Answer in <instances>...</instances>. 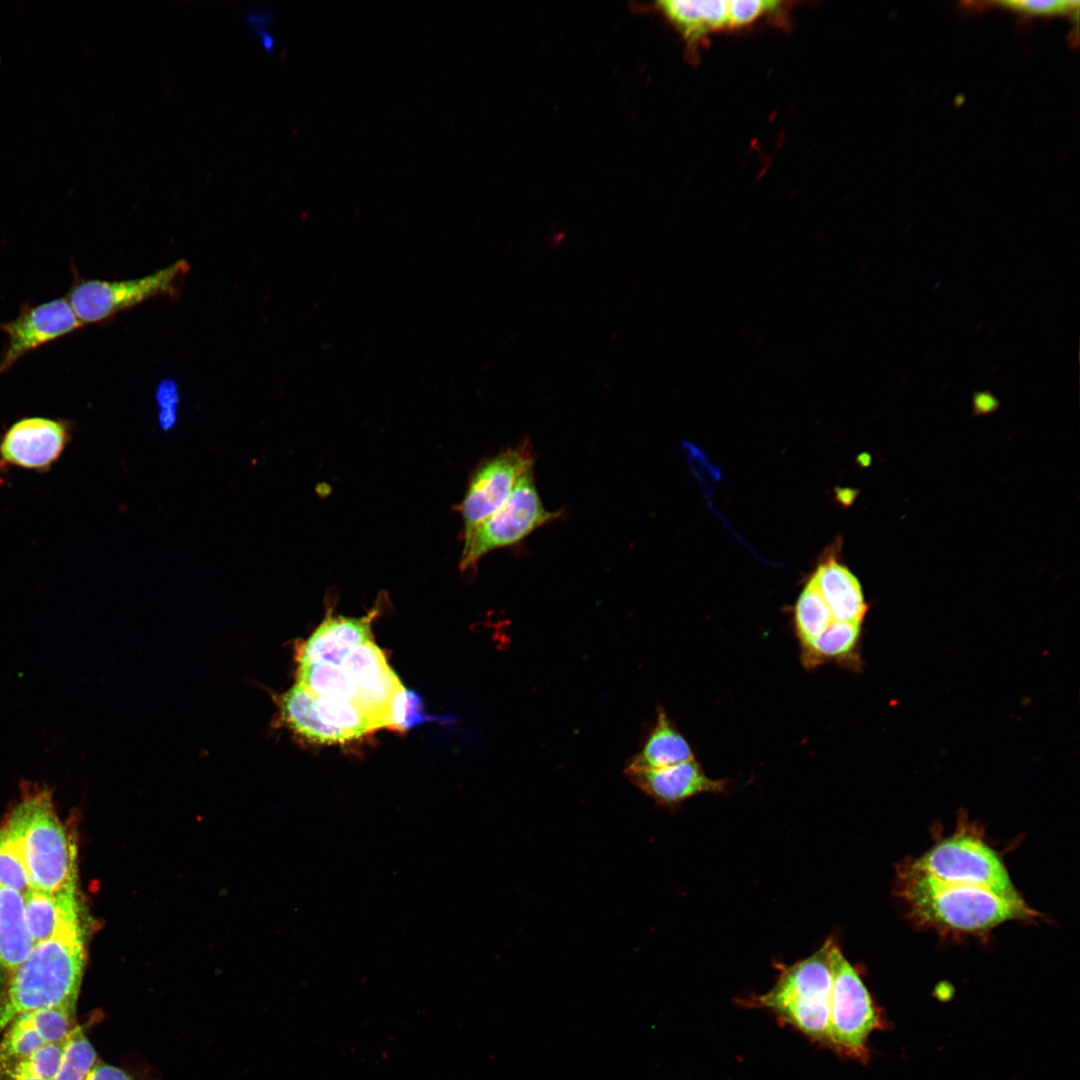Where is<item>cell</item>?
Returning <instances> with one entry per match:
<instances>
[{
  "label": "cell",
  "instance_id": "6da1fadb",
  "mask_svg": "<svg viewBox=\"0 0 1080 1080\" xmlns=\"http://www.w3.org/2000/svg\"><path fill=\"white\" fill-rule=\"evenodd\" d=\"M896 895L914 923L943 935L984 936L1003 923L1040 917L1025 901L1009 900L978 887L946 883L907 862L898 867Z\"/></svg>",
  "mask_w": 1080,
  "mask_h": 1080
},
{
  "label": "cell",
  "instance_id": "7a4b0ae2",
  "mask_svg": "<svg viewBox=\"0 0 1080 1080\" xmlns=\"http://www.w3.org/2000/svg\"><path fill=\"white\" fill-rule=\"evenodd\" d=\"M85 962L82 925L36 943L0 999V1035L23 1013L76 1003Z\"/></svg>",
  "mask_w": 1080,
  "mask_h": 1080
},
{
  "label": "cell",
  "instance_id": "3957f363",
  "mask_svg": "<svg viewBox=\"0 0 1080 1080\" xmlns=\"http://www.w3.org/2000/svg\"><path fill=\"white\" fill-rule=\"evenodd\" d=\"M3 826L17 844L31 889L58 892L76 888V846L47 788L24 784Z\"/></svg>",
  "mask_w": 1080,
  "mask_h": 1080
},
{
  "label": "cell",
  "instance_id": "277c9868",
  "mask_svg": "<svg viewBox=\"0 0 1080 1080\" xmlns=\"http://www.w3.org/2000/svg\"><path fill=\"white\" fill-rule=\"evenodd\" d=\"M831 941L832 938L827 939L809 957L779 967L774 986L764 994L746 998L745 1002L773 1012L784 1024L827 1046L832 993Z\"/></svg>",
  "mask_w": 1080,
  "mask_h": 1080
},
{
  "label": "cell",
  "instance_id": "5b68a950",
  "mask_svg": "<svg viewBox=\"0 0 1080 1080\" xmlns=\"http://www.w3.org/2000/svg\"><path fill=\"white\" fill-rule=\"evenodd\" d=\"M940 881L986 889L1013 901H1024L999 854L969 824L958 825L920 857L907 862Z\"/></svg>",
  "mask_w": 1080,
  "mask_h": 1080
},
{
  "label": "cell",
  "instance_id": "8992f818",
  "mask_svg": "<svg viewBox=\"0 0 1080 1080\" xmlns=\"http://www.w3.org/2000/svg\"><path fill=\"white\" fill-rule=\"evenodd\" d=\"M832 993L827 1046L839 1054L865 1062L867 1042L883 1021L856 968L832 938L830 946Z\"/></svg>",
  "mask_w": 1080,
  "mask_h": 1080
},
{
  "label": "cell",
  "instance_id": "52a82bcc",
  "mask_svg": "<svg viewBox=\"0 0 1080 1080\" xmlns=\"http://www.w3.org/2000/svg\"><path fill=\"white\" fill-rule=\"evenodd\" d=\"M561 513L547 510L535 485L533 468L517 482L503 505L464 538L460 569L474 568L486 554L518 544Z\"/></svg>",
  "mask_w": 1080,
  "mask_h": 1080
},
{
  "label": "cell",
  "instance_id": "ba28073f",
  "mask_svg": "<svg viewBox=\"0 0 1080 1080\" xmlns=\"http://www.w3.org/2000/svg\"><path fill=\"white\" fill-rule=\"evenodd\" d=\"M189 269L182 259L136 279L108 281L80 277L74 280L66 299L83 325L99 323L146 300L175 295Z\"/></svg>",
  "mask_w": 1080,
  "mask_h": 1080
},
{
  "label": "cell",
  "instance_id": "9c48e42d",
  "mask_svg": "<svg viewBox=\"0 0 1080 1080\" xmlns=\"http://www.w3.org/2000/svg\"><path fill=\"white\" fill-rule=\"evenodd\" d=\"M533 465L532 448L524 441L478 467L458 506L464 523V538L503 505L519 479Z\"/></svg>",
  "mask_w": 1080,
  "mask_h": 1080
},
{
  "label": "cell",
  "instance_id": "30bf717a",
  "mask_svg": "<svg viewBox=\"0 0 1080 1080\" xmlns=\"http://www.w3.org/2000/svg\"><path fill=\"white\" fill-rule=\"evenodd\" d=\"M72 422L61 418L25 417L0 436V467L48 472L72 440Z\"/></svg>",
  "mask_w": 1080,
  "mask_h": 1080
},
{
  "label": "cell",
  "instance_id": "8fae6325",
  "mask_svg": "<svg viewBox=\"0 0 1080 1080\" xmlns=\"http://www.w3.org/2000/svg\"><path fill=\"white\" fill-rule=\"evenodd\" d=\"M82 326L66 298L23 305L16 318L0 324L6 335L0 353V374L32 350Z\"/></svg>",
  "mask_w": 1080,
  "mask_h": 1080
},
{
  "label": "cell",
  "instance_id": "7c38bea8",
  "mask_svg": "<svg viewBox=\"0 0 1080 1080\" xmlns=\"http://www.w3.org/2000/svg\"><path fill=\"white\" fill-rule=\"evenodd\" d=\"M340 666L357 687L353 702L376 729L388 727L390 703L403 685L381 649L373 641L362 644L350 651Z\"/></svg>",
  "mask_w": 1080,
  "mask_h": 1080
},
{
  "label": "cell",
  "instance_id": "4fadbf2b",
  "mask_svg": "<svg viewBox=\"0 0 1080 1080\" xmlns=\"http://www.w3.org/2000/svg\"><path fill=\"white\" fill-rule=\"evenodd\" d=\"M625 775L639 790L664 806H674L700 794L723 793L727 787L726 780L708 777L695 759L665 768L625 772Z\"/></svg>",
  "mask_w": 1080,
  "mask_h": 1080
},
{
  "label": "cell",
  "instance_id": "5bb4252c",
  "mask_svg": "<svg viewBox=\"0 0 1080 1080\" xmlns=\"http://www.w3.org/2000/svg\"><path fill=\"white\" fill-rule=\"evenodd\" d=\"M377 611L361 618L327 617L303 644L299 665L328 663L340 666L354 648L371 640V622Z\"/></svg>",
  "mask_w": 1080,
  "mask_h": 1080
},
{
  "label": "cell",
  "instance_id": "9a60e30c",
  "mask_svg": "<svg viewBox=\"0 0 1080 1080\" xmlns=\"http://www.w3.org/2000/svg\"><path fill=\"white\" fill-rule=\"evenodd\" d=\"M24 903L35 944L82 925L76 888L58 892L30 889L24 894Z\"/></svg>",
  "mask_w": 1080,
  "mask_h": 1080
},
{
  "label": "cell",
  "instance_id": "2e32d148",
  "mask_svg": "<svg viewBox=\"0 0 1080 1080\" xmlns=\"http://www.w3.org/2000/svg\"><path fill=\"white\" fill-rule=\"evenodd\" d=\"M809 581L827 604L834 620L862 624L867 604L860 582L848 568L828 559L818 565Z\"/></svg>",
  "mask_w": 1080,
  "mask_h": 1080
},
{
  "label": "cell",
  "instance_id": "e0dca14e",
  "mask_svg": "<svg viewBox=\"0 0 1080 1080\" xmlns=\"http://www.w3.org/2000/svg\"><path fill=\"white\" fill-rule=\"evenodd\" d=\"M657 9L685 40L689 50H696L714 32L729 29L728 1L668 0Z\"/></svg>",
  "mask_w": 1080,
  "mask_h": 1080
},
{
  "label": "cell",
  "instance_id": "ac0fdd59",
  "mask_svg": "<svg viewBox=\"0 0 1080 1080\" xmlns=\"http://www.w3.org/2000/svg\"><path fill=\"white\" fill-rule=\"evenodd\" d=\"M693 759L689 742L659 708L653 729L641 750L627 762L624 772L665 768Z\"/></svg>",
  "mask_w": 1080,
  "mask_h": 1080
},
{
  "label": "cell",
  "instance_id": "d6986e66",
  "mask_svg": "<svg viewBox=\"0 0 1080 1080\" xmlns=\"http://www.w3.org/2000/svg\"><path fill=\"white\" fill-rule=\"evenodd\" d=\"M34 945L26 920L24 895L0 885V969L11 974Z\"/></svg>",
  "mask_w": 1080,
  "mask_h": 1080
},
{
  "label": "cell",
  "instance_id": "ffe728a7",
  "mask_svg": "<svg viewBox=\"0 0 1080 1080\" xmlns=\"http://www.w3.org/2000/svg\"><path fill=\"white\" fill-rule=\"evenodd\" d=\"M280 711L291 729L314 743L347 741L340 731L322 722L315 707V696L298 683L281 696Z\"/></svg>",
  "mask_w": 1080,
  "mask_h": 1080
},
{
  "label": "cell",
  "instance_id": "44dd1931",
  "mask_svg": "<svg viewBox=\"0 0 1080 1080\" xmlns=\"http://www.w3.org/2000/svg\"><path fill=\"white\" fill-rule=\"evenodd\" d=\"M861 625L834 620L818 637L802 646L804 663L810 667L851 656L860 639Z\"/></svg>",
  "mask_w": 1080,
  "mask_h": 1080
},
{
  "label": "cell",
  "instance_id": "7402d4cb",
  "mask_svg": "<svg viewBox=\"0 0 1080 1080\" xmlns=\"http://www.w3.org/2000/svg\"><path fill=\"white\" fill-rule=\"evenodd\" d=\"M298 684L316 697L337 698L352 702L357 697L355 683L345 674L341 666L333 664L299 665Z\"/></svg>",
  "mask_w": 1080,
  "mask_h": 1080
},
{
  "label": "cell",
  "instance_id": "603a6c76",
  "mask_svg": "<svg viewBox=\"0 0 1080 1080\" xmlns=\"http://www.w3.org/2000/svg\"><path fill=\"white\" fill-rule=\"evenodd\" d=\"M45 1044L27 1014L17 1016L0 1035V1077Z\"/></svg>",
  "mask_w": 1080,
  "mask_h": 1080
},
{
  "label": "cell",
  "instance_id": "cb8c5ba5",
  "mask_svg": "<svg viewBox=\"0 0 1080 1080\" xmlns=\"http://www.w3.org/2000/svg\"><path fill=\"white\" fill-rule=\"evenodd\" d=\"M315 707L322 722L340 731L347 741L376 729L371 719L352 701L315 696Z\"/></svg>",
  "mask_w": 1080,
  "mask_h": 1080
},
{
  "label": "cell",
  "instance_id": "d4e9b609",
  "mask_svg": "<svg viewBox=\"0 0 1080 1080\" xmlns=\"http://www.w3.org/2000/svg\"><path fill=\"white\" fill-rule=\"evenodd\" d=\"M833 621L830 609L809 581L794 607L795 628L801 646L818 637Z\"/></svg>",
  "mask_w": 1080,
  "mask_h": 1080
},
{
  "label": "cell",
  "instance_id": "484cf974",
  "mask_svg": "<svg viewBox=\"0 0 1080 1080\" xmlns=\"http://www.w3.org/2000/svg\"><path fill=\"white\" fill-rule=\"evenodd\" d=\"M98 1061L93 1045L77 1025L64 1042L61 1065L53 1080H86Z\"/></svg>",
  "mask_w": 1080,
  "mask_h": 1080
},
{
  "label": "cell",
  "instance_id": "4316f807",
  "mask_svg": "<svg viewBox=\"0 0 1080 1080\" xmlns=\"http://www.w3.org/2000/svg\"><path fill=\"white\" fill-rule=\"evenodd\" d=\"M76 1003L70 1002L48 1008L26 1012L32 1025L48 1043L64 1041L77 1026Z\"/></svg>",
  "mask_w": 1080,
  "mask_h": 1080
},
{
  "label": "cell",
  "instance_id": "83f0119b",
  "mask_svg": "<svg viewBox=\"0 0 1080 1080\" xmlns=\"http://www.w3.org/2000/svg\"><path fill=\"white\" fill-rule=\"evenodd\" d=\"M0 885L23 895L31 889L21 853L4 826L0 827Z\"/></svg>",
  "mask_w": 1080,
  "mask_h": 1080
},
{
  "label": "cell",
  "instance_id": "f1b7e54d",
  "mask_svg": "<svg viewBox=\"0 0 1080 1080\" xmlns=\"http://www.w3.org/2000/svg\"><path fill=\"white\" fill-rule=\"evenodd\" d=\"M65 1040L43 1045L1 1077L26 1076L39 1080H53L61 1065Z\"/></svg>",
  "mask_w": 1080,
  "mask_h": 1080
},
{
  "label": "cell",
  "instance_id": "f546056e",
  "mask_svg": "<svg viewBox=\"0 0 1080 1080\" xmlns=\"http://www.w3.org/2000/svg\"><path fill=\"white\" fill-rule=\"evenodd\" d=\"M431 719L433 717L424 711L422 699L416 692L403 686L392 698L388 728L405 731Z\"/></svg>",
  "mask_w": 1080,
  "mask_h": 1080
},
{
  "label": "cell",
  "instance_id": "4dcf8cb0",
  "mask_svg": "<svg viewBox=\"0 0 1080 1080\" xmlns=\"http://www.w3.org/2000/svg\"><path fill=\"white\" fill-rule=\"evenodd\" d=\"M786 5L783 1L770 0L728 1L729 30L749 26L764 17L778 16Z\"/></svg>",
  "mask_w": 1080,
  "mask_h": 1080
},
{
  "label": "cell",
  "instance_id": "1f68e13d",
  "mask_svg": "<svg viewBox=\"0 0 1080 1080\" xmlns=\"http://www.w3.org/2000/svg\"><path fill=\"white\" fill-rule=\"evenodd\" d=\"M993 4L1014 11L1023 16L1049 17L1067 15L1078 11L1079 2L1070 0L1035 1V0H1012L996 1Z\"/></svg>",
  "mask_w": 1080,
  "mask_h": 1080
},
{
  "label": "cell",
  "instance_id": "d6a6232c",
  "mask_svg": "<svg viewBox=\"0 0 1080 1080\" xmlns=\"http://www.w3.org/2000/svg\"><path fill=\"white\" fill-rule=\"evenodd\" d=\"M86 1080H135L129 1073L116 1066L98 1061Z\"/></svg>",
  "mask_w": 1080,
  "mask_h": 1080
},
{
  "label": "cell",
  "instance_id": "836d02e7",
  "mask_svg": "<svg viewBox=\"0 0 1080 1080\" xmlns=\"http://www.w3.org/2000/svg\"><path fill=\"white\" fill-rule=\"evenodd\" d=\"M156 399L160 408L176 407L179 400L176 383L170 379L162 381L157 388Z\"/></svg>",
  "mask_w": 1080,
  "mask_h": 1080
},
{
  "label": "cell",
  "instance_id": "e575fe53",
  "mask_svg": "<svg viewBox=\"0 0 1080 1080\" xmlns=\"http://www.w3.org/2000/svg\"><path fill=\"white\" fill-rule=\"evenodd\" d=\"M999 406L998 399L989 391L977 392L973 397V409L976 414H986Z\"/></svg>",
  "mask_w": 1080,
  "mask_h": 1080
},
{
  "label": "cell",
  "instance_id": "d590c367",
  "mask_svg": "<svg viewBox=\"0 0 1080 1080\" xmlns=\"http://www.w3.org/2000/svg\"><path fill=\"white\" fill-rule=\"evenodd\" d=\"M176 407L160 408L159 423L163 429H170L176 421Z\"/></svg>",
  "mask_w": 1080,
  "mask_h": 1080
}]
</instances>
